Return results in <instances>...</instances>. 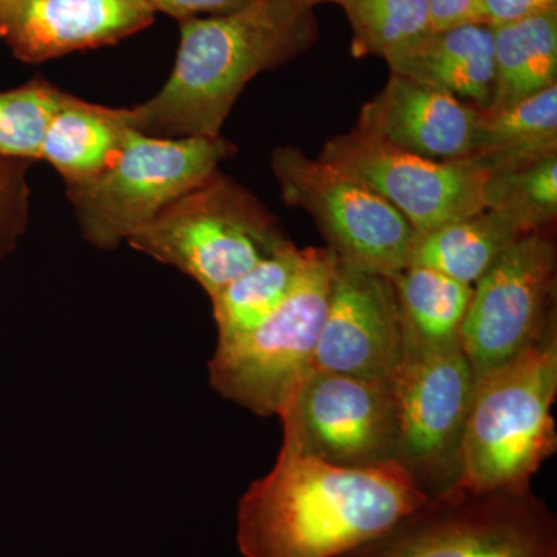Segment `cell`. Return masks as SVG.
<instances>
[{
	"label": "cell",
	"instance_id": "17",
	"mask_svg": "<svg viewBox=\"0 0 557 557\" xmlns=\"http://www.w3.org/2000/svg\"><path fill=\"white\" fill-rule=\"evenodd\" d=\"M131 129L129 109L95 104L64 91L39 160L54 168L65 186L90 182L115 161Z\"/></svg>",
	"mask_w": 557,
	"mask_h": 557
},
{
	"label": "cell",
	"instance_id": "21",
	"mask_svg": "<svg viewBox=\"0 0 557 557\" xmlns=\"http://www.w3.org/2000/svg\"><path fill=\"white\" fill-rule=\"evenodd\" d=\"M523 236L509 220L485 209L426 234H416L408 267L438 271L474 287L493 263Z\"/></svg>",
	"mask_w": 557,
	"mask_h": 557
},
{
	"label": "cell",
	"instance_id": "9",
	"mask_svg": "<svg viewBox=\"0 0 557 557\" xmlns=\"http://www.w3.org/2000/svg\"><path fill=\"white\" fill-rule=\"evenodd\" d=\"M282 445L344 468L398 461V403L391 381L313 369L281 412Z\"/></svg>",
	"mask_w": 557,
	"mask_h": 557
},
{
	"label": "cell",
	"instance_id": "13",
	"mask_svg": "<svg viewBox=\"0 0 557 557\" xmlns=\"http://www.w3.org/2000/svg\"><path fill=\"white\" fill-rule=\"evenodd\" d=\"M405 361V338L391 277L336 267L314 369L392 381Z\"/></svg>",
	"mask_w": 557,
	"mask_h": 557
},
{
	"label": "cell",
	"instance_id": "4",
	"mask_svg": "<svg viewBox=\"0 0 557 557\" xmlns=\"http://www.w3.org/2000/svg\"><path fill=\"white\" fill-rule=\"evenodd\" d=\"M127 244L193 277L212 298L293 240L258 197L218 170Z\"/></svg>",
	"mask_w": 557,
	"mask_h": 557
},
{
	"label": "cell",
	"instance_id": "15",
	"mask_svg": "<svg viewBox=\"0 0 557 557\" xmlns=\"http://www.w3.org/2000/svg\"><path fill=\"white\" fill-rule=\"evenodd\" d=\"M480 110L428 84L391 73L359 112L358 129L429 160H467Z\"/></svg>",
	"mask_w": 557,
	"mask_h": 557
},
{
	"label": "cell",
	"instance_id": "7",
	"mask_svg": "<svg viewBox=\"0 0 557 557\" xmlns=\"http://www.w3.org/2000/svg\"><path fill=\"white\" fill-rule=\"evenodd\" d=\"M339 557H557V520L531 487L440 494Z\"/></svg>",
	"mask_w": 557,
	"mask_h": 557
},
{
	"label": "cell",
	"instance_id": "19",
	"mask_svg": "<svg viewBox=\"0 0 557 557\" xmlns=\"http://www.w3.org/2000/svg\"><path fill=\"white\" fill-rule=\"evenodd\" d=\"M391 278L401 319L405 357L461 347L472 285L423 267H408Z\"/></svg>",
	"mask_w": 557,
	"mask_h": 557
},
{
	"label": "cell",
	"instance_id": "23",
	"mask_svg": "<svg viewBox=\"0 0 557 557\" xmlns=\"http://www.w3.org/2000/svg\"><path fill=\"white\" fill-rule=\"evenodd\" d=\"M483 203L525 236L552 230L557 219V153L520 170L487 175Z\"/></svg>",
	"mask_w": 557,
	"mask_h": 557
},
{
	"label": "cell",
	"instance_id": "11",
	"mask_svg": "<svg viewBox=\"0 0 557 557\" xmlns=\"http://www.w3.org/2000/svg\"><path fill=\"white\" fill-rule=\"evenodd\" d=\"M398 403V461L429 497L457 480L475 373L463 348L406 355L391 381Z\"/></svg>",
	"mask_w": 557,
	"mask_h": 557
},
{
	"label": "cell",
	"instance_id": "18",
	"mask_svg": "<svg viewBox=\"0 0 557 557\" xmlns=\"http://www.w3.org/2000/svg\"><path fill=\"white\" fill-rule=\"evenodd\" d=\"M557 153V84L511 108L480 110L468 161L483 174H504Z\"/></svg>",
	"mask_w": 557,
	"mask_h": 557
},
{
	"label": "cell",
	"instance_id": "22",
	"mask_svg": "<svg viewBox=\"0 0 557 557\" xmlns=\"http://www.w3.org/2000/svg\"><path fill=\"white\" fill-rule=\"evenodd\" d=\"M306 262V248L282 249L212 296L218 346H228L259 327L284 302Z\"/></svg>",
	"mask_w": 557,
	"mask_h": 557
},
{
	"label": "cell",
	"instance_id": "16",
	"mask_svg": "<svg viewBox=\"0 0 557 557\" xmlns=\"http://www.w3.org/2000/svg\"><path fill=\"white\" fill-rule=\"evenodd\" d=\"M384 61L391 73L446 91L472 108L486 110L493 101V25L429 32Z\"/></svg>",
	"mask_w": 557,
	"mask_h": 557
},
{
	"label": "cell",
	"instance_id": "2",
	"mask_svg": "<svg viewBox=\"0 0 557 557\" xmlns=\"http://www.w3.org/2000/svg\"><path fill=\"white\" fill-rule=\"evenodd\" d=\"M313 9L251 0L220 16L180 22L174 69L159 94L129 108L132 129L153 137H219L247 84L318 40Z\"/></svg>",
	"mask_w": 557,
	"mask_h": 557
},
{
	"label": "cell",
	"instance_id": "8",
	"mask_svg": "<svg viewBox=\"0 0 557 557\" xmlns=\"http://www.w3.org/2000/svg\"><path fill=\"white\" fill-rule=\"evenodd\" d=\"M271 168L282 200L311 215L341 265L386 277L408 269L417 233L375 190L295 146L274 150Z\"/></svg>",
	"mask_w": 557,
	"mask_h": 557
},
{
	"label": "cell",
	"instance_id": "30",
	"mask_svg": "<svg viewBox=\"0 0 557 557\" xmlns=\"http://www.w3.org/2000/svg\"><path fill=\"white\" fill-rule=\"evenodd\" d=\"M285 2L296 3V5L309 7V9H314V7L319 5V3H335V0H285Z\"/></svg>",
	"mask_w": 557,
	"mask_h": 557
},
{
	"label": "cell",
	"instance_id": "12",
	"mask_svg": "<svg viewBox=\"0 0 557 557\" xmlns=\"http://www.w3.org/2000/svg\"><path fill=\"white\" fill-rule=\"evenodd\" d=\"M319 159L375 190L417 234L485 211L486 175L468 160L424 159L358 127L330 138Z\"/></svg>",
	"mask_w": 557,
	"mask_h": 557
},
{
	"label": "cell",
	"instance_id": "1",
	"mask_svg": "<svg viewBox=\"0 0 557 557\" xmlns=\"http://www.w3.org/2000/svg\"><path fill=\"white\" fill-rule=\"evenodd\" d=\"M399 461L344 468L282 445L237 509L245 557H339L429 500Z\"/></svg>",
	"mask_w": 557,
	"mask_h": 557
},
{
	"label": "cell",
	"instance_id": "27",
	"mask_svg": "<svg viewBox=\"0 0 557 557\" xmlns=\"http://www.w3.org/2000/svg\"><path fill=\"white\" fill-rule=\"evenodd\" d=\"M432 32L468 24H486L483 0H428Z\"/></svg>",
	"mask_w": 557,
	"mask_h": 557
},
{
	"label": "cell",
	"instance_id": "10",
	"mask_svg": "<svg viewBox=\"0 0 557 557\" xmlns=\"http://www.w3.org/2000/svg\"><path fill=\"white\" fill-rule=\"evenodd\" d=\"M556 284L549 231L520 237L475 282L460 336L475 380L536 343L557 321Z\"/></svg>",
	"mask_w": 557,
	"mask_h": 557
},
{
	"label": "cell",
	"instance_id": "5",
	"mask_svg": "<svg viewBox=\"0 0 557 557\" xmlns=\"http://www.w3.org/2000/svg\"><path fill=\"white\" fill-rule=\"evenodd\" d=\"M236 153L222 135L170 138L131 129L108 170L65 193L84 239L115 249Z\"/></svg>",
	"mask_w": 557,
	"mask_h": 557
},
{
	"label": "cell",
	"instance_id": "26",
	"mask_svg": "<svg viewBox=\"0 0 557 557\" xmlns=\"http://www.w3.org/2000/svg\"><path fill=\"white\" fill-rule=\"evenodd\" d=\"M33 161L0 159V260L17 247L30 222L28 170Z\"/></svg>",
	"mask_w": 557,
	"mask_h": 557
},
{
	"label": "cell",
	"instance_id": "3",
	"mask_svg": "<svg viewBox=\"0 0 557 557\" xmlns=\"http://www.w3.org/2000/svg\"><path fill=\"white\" fill-rule=\"evenodd\" d=\"M557 321L475 380L454 485L443 494L522 491L557 450Z\"/></svg>",
	"mask_w": 557,
	"mask_h": 557
},
{
	"label": "cell",
	"instance_id": "20",
	"mask_svg": "<svg viewBox=\"0 0 557 557\" xmlns=\"http://www.w3.org/2000/svg\"><path fill=\"white\" fill-rule=\"evenodd\" d=\"M490 112L511 108L557 84V10L496 25Z\"/></svg>",
	"mask_w": 557,
	"mask_h": 557
},
{
	"label": "cell",
	"instance_id": "14",
	"mask_svg": "<svg viewBox=\"0 0 557 557\" xmlns=\"http://www.w3.org/2000/svg\"><path fill=\"white\" fill-rule=\"evenodd\" d=\"M153 17L143 0H0V39L17 60L39 64L112 46Z\"/></svg>",
	"mask_w": 557,
	"mask_h": 557
},
{
	"label": "cell",
	"instance_id": "25",
	"mask_svg": "<svg viewBox=\"0 0 557 557\" xmlns=\"http://www.w3.org/2000/svg\"><path fill=\"white\" fill-rule=\"evenodd\" d=\"M64 91L36 78L0 91V159H40L44 137Z\"/></svg>",
	"mask_w": 557,
	"mask_h": 557
},
{
	"label": "cell",
	"instance_id": "6",
	"mask_svg": "<svg viewBox=\"0 0 557 557\" xmlns=\"http://www.w3.org/2000/svg\"><path fill=\"white\" fill-rule=\"evenodd\" d=\"M336 267L327 248H306L298 281L276 311L248 335L215 347L209 383L220 397L260 417L281 416L314 369Z\"/></svg>",
	"mask_w": 557,
	"mask_h": 557
},
{
	"label": "cell",
	"instance_id": "29",
	"mask_svg": "<svg viewBox=\"0 0 557 557\" xmlns=\"http://www.w3.org/2000/svg\"><path fill=\"white\" fill-rule=\"evenodd\" d=\"M557 10V0H483L486 24L504 25Z\"/></svg>",
	"mask_w": 557,
	"mask_h": 557
},
{
	"label": "cell",
	"instance_id": "24",
	"mask_svg": "<svg viewBox=\"0 0 557 557\" xmlns=\"http://www.w3.org/2000/svg\"><path fill=\"white\" fill-rule=\"evenodd\" d=\"M351 27V54L380 57L406 49L431 30L428 0H335Z\"/></svg>",
	"mask_w": 557,
	"mask_h": 557
},
{
	"label": "cell",
	"instance_id": "28",
	"mask_svg": "<svg viewBox=\"0 0 557 557\" xmlns=\"http://www.w3.org/2000/svg\"><path fill=\"white\" fill-rule=\"evenodd\" d=\"M153 13H166L183 22L196 17L220 16L242 9L251 0H143Z\"/></svg>",
	"mask_w": 557,
	"mask_h": 557
}]
</instances>
